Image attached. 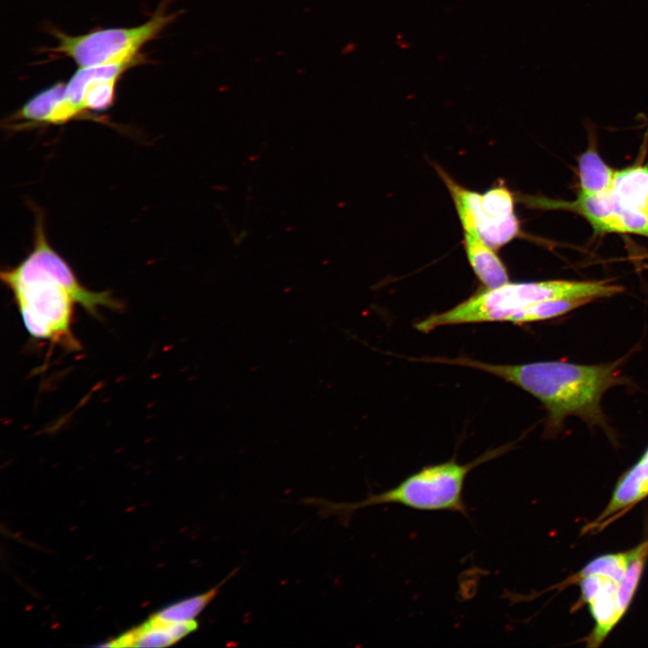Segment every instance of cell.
Masks as SVG:
<instances>
[{"instance_id": "cell-9", "label": "cell", "mask_w": 648, "mask_h": 648, "mask_svg": "<svg viewBox=\"0 0 648 648\" xmlns=\"http://www.w3.org/2000/svg\"><path fill=\"white\" fill-rule=\"evenodd\" d=\"M464 241L469 263L486 288H496L508 282L505 266L478 235L464 232Z\"/></svg>"}, {"instance_id": "cell-11", "label": "cell", "mask_w": 648, "mask_h": 648, "mask_svg": "<svg viewBox=\"0 0 648 648\" xmlns=\"http://www.w3.org/2000/svg\"><path fill=\"white\" fill-rule=\"evenodd\" d=\"M617 584L607 577L600 591L588 602L596 621V627L589 639L590 645H598L621 618L616 604Z\"/></svg>"}, {"instance_id": "cell-18", "label": "cell", "mask_w": 648, "mask_h": 648, "mask_svg": "<svg viewBox=\"0 0 648 648\" xmlns=\"http://www.w3.org/2000/svg\"><path fill=\"white\" fill-rule=\"evenodd\" d=\"M643 457L648 458V449H647V451L645 452V454H644V455Z\"/></svg>"}, {"instance_id": "cell-10", "label": "cell", "mask_w": 648, "mask_h": 648, "mask_svg": "<svg viewBox=\"0 0 648 648\" xmlns=\"http://www.w3.org/2000/svg\"><path fill=\"white\" fill-rule=\"evenodd\" d=\"M648 495V458L643 457L618 482L612 499L602 513L604 518Z\"/></svg>"}, {"instance_id": "cell-15", "label": "cell", "mask_w": 648, "mask_h": 648, "mask_svg": "<svg viewBox=\"0 0 648 648\" xmlns=\"http://www.w3.org/2000/svg\"><path fill=\"white\" fill-rule=\"evenodd\" d=\"M66 84L57 83L31 98L14 118L32 122H49L57 104L63 99Z\"/></svg>"}, {"instance_id": "cell-14", "label": "cell", "mask_w": 648, "mask_h": 648, "mask_svg": "<svg viewBox=\"0 0 648 648\" xmlns=\"http://www.w3.org/2000/svg\"><path fill=\"white\" fill-rule=\"evenodd\" d=\"M628 563L622 580L617 584L616 604L620 616L627 609L638 585L644 562L648 556V541L628 553Z\"/></svg>"}, {"instance_id": "cell-1", "label": "cell", "mask_w": 648, "mask_h": 648, "mask_svg": "<svg viewBox=\"0 0 648 648\" xmlns=\"http://www.w3.org/2000/svg\"><path fill=\"white\" fill-rule=\"evenodd\" d=\"M1 279L11 290L30 336L69 351L80 349L72 331L76 304L94 316H98L100 307H122L109 292H93L79 283L68 263L48 243L40 214H37L32 251L16 267L2 271Z\"/></svg>"}, {"instance_id": "cell-13", "label": "cell", "mask_w": 648, "mask_h": 648, "mask_svg": "<svg viewBox=\"0 0 648 648\" xmlns=\"http://www.w3.org/2000/svg\"><path fill=\"white\" fill-rule=\"evenodd\" d=\"M237 570L229 574L219 584L211 590L178 602L171 604L158 611L153 616L172 622L191 621L194 618L214 599L220 592L224 583L235 574Z\"/></svg>"}, {"instance_id": "cell-8", "label": "cell", "mask_w": 648, "mask_h": 648, "mask_svg": "<svg viewBox=\"0 0 648 648\" xmlns=\"http://www.w3.org/2000/svg\"><path fill=\"white\" fill-rule=\"evenodd\" d=\"M608 190L626 211L648 214V166L635 165L615 171Z\"/></svg>"}, {"instance_id": "cell-16", "label": "cell", "mask_w": 648, "mask_h": 648, "mask_svg": "<svg viewBox=\"0 0 648 648\" xmlns=\"http://www.w3.org/2000/svg\"><path fill=\"white\" fill-rule=\"evenodd\" d=\"M591 302L589 299H558L537 302L520 311L510 322L524 324L533 321L549 320L563 315L581 305Z\"/></svg>"}, {"instance_id": "cell-3", "label": "cell", "mask_w": 648, "mask_h": 648, "mask_svg": "<svg viewBox=\"0 0 648 648\" xmlns=\"http://www.w3.org/2000/svg\"><path fill=\"white\" fill-rule=\"evenodd\" d=\"M623 287L608 281H540L507 283L479 292L454 308L432 314L415 324L416 329L428 333L447 325L492 321H511L513 317L537 302L558 299L609 297Z\"/></svg>"}, {"instance_id": "cell-7", "label": "cell", "mask_w": 648, "mask_h": 648, "mask_svg": "<svg viewBox=\"0 0 648 648\" xmlns=\"http://www.w3.org/2000/svg\"><path fill=\"white\" fill-rule=\"evenodd\" d=\"M534 203L574 212L585 218L596 233H631L648 238V214L626 211L609 190L593 194L578 193L571 202L538 198Z\"/></svg>"}, {"instance_id": "cell-4", "label": "cell", "mask_w": 648, "mask_h": 648, "mask_svg": "<svg viewBox=\"0 0 648 648\" xmlns=\"http://www.w3.org/2000/svg\"><path fill=\"white\" fill-rule=\"evenodd\" d=\"M505 446L489 450L468 464L454 458L422 467L394 487L353 503H335L322 499L304 501L319 508L323 516L338 515L348 519L356 510L382 504H398L417 510H447L467 516L464 487L467 475L475 467L494 459L508 450Z\"/></svg>"}, {"instance_id": "cell-12", "label": "cell", "mask_w": 648, "mask_h": 648, "mask_svg": "<svg viewBox=\"0 0 648 648\" xmlns=\"http://www.w3.org/2000/svg\"><path fill=\"white\" fill-rule=\"evenodd\" d=\"M580 190L584 194L605 192L611 186L615 170L599 156L593 147H589L578 159Z\"/></svg>"}, {"instance_id": "cell-2", "label": "cell", "mask_w": 648, "mask_h": 648, "mask_svg": "<svg viewBox=\"0 0 648 648\" xmlns=\"http://www.w3.org/2000/svg\"><path fill=\"white\" fill-rule=\"evenodd\" d=\"M430 361L475 368L532 394L547 411V434L556 433L564 419L572 415L591 425L603 424L601 397L609 387L618 382L619 362L596 365L556 361L494 364L464 356L433 358Z\"/></svg>"}, {"instance_id": "cell-6", "label": "cell", "mask_w": 648, "mask_h": 648, "mask_svg": "<svg viewBox=\"0 0 648 648\" xmlns=\"http://www.w3.org/2000/svg\"><path fill=\"white\" fill-rule=\"evenodd\" d=\"M438 173L450 191L464 232L478 235L491 248L518 234L512 195L507 188L495 187L480 194L459 185L440 168Z\"/></svg>"}, {"instance_id": "cell-5", "label": "cell", "mask_w": 648, "mask_h": 648, "mask_svg": "<svg viewBox=\"0 0 648 648\" xmlns=\"http://www.w3.org/2000/svg\"><path fill=\"white\" fill-rule=\"evenodd\" d=\"M174 17L159 7L148 22L136 27L102 29L78 36L54 30L58 43L52 50L72 58L80 68L134 60L139 50Z\"/></svg>"}, {"instance_id": "cell-17", "label": "cell", "mask_w": 648, "mask_h": 648, "mask_svg": "<svg viewBox=\"0 0 648 648\" xmlns=\"http://www.w3.org/2000/svg\"><path fill=\"white\" fill-rule=\"evenodd\" d=\"M627 554H606L589 562L580 572V576L601 575L617 583L622 580L628 563Z\"/></svg>"}]
</instances>
